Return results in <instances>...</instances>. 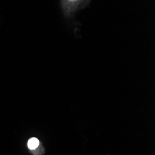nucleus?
<instances>
[{
	"label": "nucleus",
	"mask_w": 155,
	"mask_h": 155,
	"mask_svg": "<svg viewBox=\"0 0 155 155\" xmlns=\"http://www.w3.org/2000/svg\"><path fill=\"white\" fill-rule=\"evenodd\" d=\"M38 146H39V140L37 138L33 137L29 139V141H28V148L30 150H35Z\"/></svg>",
	"instance_id": "f257e3e1"
},
{
	"label": "nucleus",
	"mask_w": 155,
	"mask_h": 155,
	"mask_svg": "<svg viewBox=\"0 0 155 155\" xmlns=\"http://www.w3.org/2000/svg\"><path fill=\"white\" fill-rule=\"evenodd\" d=\"M70 1H72V2H74V1H77V0H70Z\"/></svg>",
	"instance_id": "f03ea898"
}]
</instances>
